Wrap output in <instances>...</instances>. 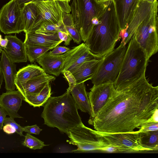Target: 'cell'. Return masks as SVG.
Returning a JSON list of instances; mask_svg holds the SVG:
<instances>
[{"label":"cell","mask_w":158,"mask_h":158,"mask_svg":"<svg viewBox=\"0 0 158 158\" xmlns=\"http://www.w3.org/2000/svg\"><path fill=\"white\" fill-rule=\"evenodd\" d=\"M2 48L0 47V53H2Z\"/></svg>","instance_id":"f6af8a7d"},{"label":"cell","mask_w":158,"mask_h":158,"mask_svg":"<svg viewBox=\"0 0 158 158\" xmlns=\"http://www.w3.org/2000/svg\"><path fill=\"white\" fill-rule=\"evenodd\" d=\"M46 73L43 69L38 65L28 64L17 72L15 84L17 89L28 81Z\"/></svg>","instance_id":"603a6c76"},{"label":"cell","mask_w":158,"mask_h":158,"mask_svg":"<svg viewBox=\"0 0 158 158\" xmlns=\"http://www.w3.org/2000/svg\"><path fill=\"white\" fill-rule=\"evenodd\" d=\"M21 11L23 32L26 33L31 31L38 16L39 11L37 6L33 2L24 4Z\"/></svg>","instance_id":"cb8c5ba5"},{"label":"cell","mask_w":158,"mask_h":158,"mask_svg":"<svg viewBox=\"0 0 158 158\" xmlns=\"http://www.w3.org/2000/svg\"><path fill=\"white\" fill-rule=\"evenodd\" d=\"M23 100L22 95L18 90L7 91L0 95V107L9 117L13 119L22 118L18 112L22 106Z\"/></svg>","instance_id":"9a60e30c"},{"label":"cell","mask_w":158,"mask_h":158,"mask_svg":"<svg viewBox=\"0 0 158 158\" xmlns=\"http://www.w3.org/2000/svg\"><path fill=\"white\" fill-rule=\"evenodd\" d=\"M64 0L66 1L69 2L71 0Z\"/></svg>","instance_id":"7dc6e473"},{"label":"cell","mask_w":158,"mask_h":158,"mask_svg":"<svg viewBox=\"0 0 158 158\" xmlns=\"http://www.w3.org/2000/svg\"><path fill=\"white\" fill-rule=\"evenodd\" d=\"M77 110L70 92L67 91L61 96L49 98L41 117L45 124L67 134L69 129L83 124Z\"/></svg>","instance_id":"277c9868"},{"label":"cell","mask_w":158,"mask_h":158,"mask_svg":"<svg viewBox=\"0 0 158 158\" xmlns=\"http://www.w3.org/2000/svg\"><path fill=\"white\" fill-rule=\"evenodd\" d=\"M110 0H96L98 2H104Z\"/></svg>","instance_id":"7bdbcfd3"},{"label":"cell","mask_w":158,"mask_h":158,"mask_svg":"<svg viewBox=\"0 0 158 158\" xmlns=\"http://www.w3.org/2000/svg\"><path fill=\"white\" fill-rule=\"evenodd\" d=\"M70 93L78 109L88 113L90 115L91 107L84 82L77 84L70 90Z\"/></svg>","instance_id":"44dd1931"},{"label":"cell","mask_w":158,"mask_h":158,"mask_svg":"<svg viewBox=\"0 0 158 158\" xmlns=\"http://www.w3.org/2000/svg\"><path fill=\"white\" fill-rule=\"evenodd\" d=\"M64 61L62 54L54 55L47 52L36 60L46 73L56 77L59 76L61 73Z\"/></svg>","instance_id":"ac0fdd59"},{"label":"cell","mask_w":158,"mask_h":158,"mask_svg":"<svg viewBox=\"0 0 158 158\" xmlns=\"http://www.w3.org/2000/svg\"><path fill=\"white\" fill-rule=\"evenodd\" d=\"M70 49L65 47L58 45L55 47L52 51L49 52L50 54L52 55H59L67 52Z\"/></svg>","instance_id":"d590c367"},{"label":"cell","mask_w":158,"mask_h":158,"mask_svg":"<svg viewBox=\"0 0 158 158\" xmlns=\"http://www.w3.org/2000/svg\"><path fill=\"white\" fill-rule=\"evenodd\" d=\"M66 134L69 138L67 141L77 147V149L73 151L74 152L101 150L103 147L108 146L98 136L95 130L87 127L84 124L69 129Z\"/></svg>","instance_id":"ba28073f"},{"label":"cell","mask_w":158,"mask_h":158,"mask_svg":"<svg viewBox=\"0 0 158 158\" xmlns=\"http://www.w3.org/2000/svg\"><path fill=\"white\" fill-rule=\"evenodd\" d=\"M103 57L85 62L71 71L77 84L91 80L95 74Z\"/></svg>","instance_id":"e0dca14e"},{"label":"cell","mask_w":158,"mask_h":158,"mask_svg":"<svg viewBox=\"0 0 158 158\" xmlns=\"http://www.w3.org/2000/svg\"><path fill=\"white\" fill-rule=\"evenodd\" d=\"M138 142L145 151H157L158 149V130L147 132H141L140 131Z\"/></svg>","instance_id":"d4e9b609"},{"label":"cell","mask_w":158,"mask_h":158,"mask_svg":"<svg viewBox=\"0 0 158 158\" xmlns=\"http://www.w3.org/2000/svg\"><path fill=\"white\" fill-rule=\"evenodd\" d=\"M109 1L72 0L71 12L76 27L85 42L98 19L103 14Z\"/></svg>","instance_id":"8992f818"},{"label":"cell","mask_w":158,"mask_h":158,"mask_svg":"<svg viewBox=\"0 0 158 158\" xmlns=\"http://www.w3.org/2000/svg\"><path fill=\"white\" fill-rule=\"evenodd\" d=\"M22 144L33 150L42 149L44 147L48 145L45 144L43 142L27 133L25 136V139Z\"/></svg>","instance_id":"f546056e"},{"label":"cell","mask_w":158,"mask_h":158,"mask_svg":"<svg viewBox=\"0 0 158 158\" xmlns=\"http://www.w3.org/2000/svg\"><path fill=\"white\" fill-rule=\"evenodd\" d=\"M158 108V87L149 83L145 75L127 87L114 88L89 124L100 131L131 132L148 122Z\"/></svg>","instance_id":"6da1fadb"},{"label":"cell","mask_w":158,"mask_h":158,"mask_svg":"<svg viewBox=\"0 0 158 158\" xmlns=\"http://www.w3.org/2000/svg\"><path fill=\"white\" fill-rule=\"evenodd\" d=\"M121 30L125 29L134 16L141 0H113Z\"/></svg>","instance_id":"5bb4252c"},{"label":"cell","mask_w":158,"mask_h":158,"mask_svg":"<svg viewBox=\"0 0 158 158\" xmlns=\"http://www.w3.org/2000/svg\"><path fill=\"white\" fill-rule=\"evenodd\" d=\"M25 45L27 60L31 63L36 61L37 59L42 55L58 46H47L26 44Z\"/></svg>","instance_id":"83f0119b"},{"label":"cell","mask_w":158,"mask_h":158,"mask_svg":"<svg viewBox=\"0 0 158 158\" xmlns=\"http://www.w3.org/2000/svg\"><path fill=\"white\" fill-rule=\"evenodd\" d=\"M62 55L64 59L62 74L66 70L71 72L85 62L98 58L90 51L85 43H82Z\"/></svg>","instance_id":"4fadbf2b"},{"label":"cell","mask_w":158,"mask_h":158,"mask_svg":"<svg viewBox=\"0 0 158 158\" xmlns=\"http://www.w3.org/2000/svg\"><path fill=\"white\" fill-rule=\"evenodd\" d=\"M51 86L49 83L39 94L26 95L23 97V99L34 107H40L44 104L51 96Z\"/></svg>","instance_id":"484cf974"},{"label":"cell","mask_w":158,"mask_h":158,"mask_svg":"<svg viewBox=\"0 0 158 158\" xmlns=\"http://www.w3.org/2000/svg\"><path fill=\"white\" fill-rule=\"evenodd\" d=\"M45 0H34L33 2H38L40 1H45ZM60 0V1H62V0Z\"/></svg>","instance_id":"ee69618b"},{"label":"cell","mask_w":158,"mask_h":158,"mask_svg":"<svg viewBox=\"0 0 158 158\" xmlns=\"http://www.w3.org/2000/svg\"><path fill=\"white\" fill-rule=\"evenodd\" d=\"M127 48L126 45L121 42L117 48L103 56L95 74L91 80L93 85L114 83L119 74Z\"/></svg>","instance_id":"52a82bcc"},{"label":"cell","mask_w":158,"mask_h":158,"mask_svg":"<svg viewBox=\"0 0 158 158\" xmlns=\"http://www.w3.org/2000/svg\"><path fill=\"white\" fill-rule=\"evenodd\" d=\"M100 151L109 153L119 152L117 148L110 146H106L102 148Z\"/></svg>","instance_id":"f35d334b"},{"label":"cell","mask_w":158,"mask_h":158,"mask_svg":"<svg viewBox=\"0 0 158 158\" xmlns=\"http://www.w3.org/2000/svg\"><path fill=\"white\" fill-rule=\"evenodd\" d=\"M0 69L5 80L6 89L7 91L15 90L16 88L15 80L17 73L16 65L8 58L3 50L0 61Z\"/></svg>","instance_id":"ffe728a7"},{"label":"cell","mask_w":158,"mask_h":158,"mask_svg":"<svg viewBox=\"0 0 158 158\" xmlns=\"http://www.w3.org/2000/svg\"><path fill=\"white\" fill-rule=\"evenodd\" d=\"M55 79L54 76L46 73L28 81L17 90L23 97L27 95L37 94L47 84Z\"/></svg>","instance_id":"d6986e66"},{"label":"cell","mask_w":158,"mask_h":158,"mask_svg":"<svg viewBox=\"0 0 158 158\" xmlns=\"http://www.w3.org/2000/svg\"><path fill=\"white\" fill-rule=\"evenodd\" d=\"M23 131L28 134L36 135L39 134L40 132L42 130L37 125L23 127Z\"/></svg>","instance_id":"836d02e7"},{"label":"cell","mask_w":158,"mask_h":158,"mask_svg":"<svg viewBox=\"0 0 158 158\" xmlns=\"http://www.w3.org/2000/svg\"><path fill=\"white\" fill-rule=\"evenodd\" d=\"M141 132H147L158 130V122L148 121L139 128Z\"/></svg>","instance_id":"4dcf8cb0"},{"label":"cell","mask_w":158,"mask_h":158,"mask_svg":"<svg viewBox=\"0 0 158 158\" xmlns=\"http://www.w3.org/2000/svg\"><path fill=\"white\" fill-rule=\"evenodd\" d=\"M151 0V1H155V0Z\"/></svg>","instance_id":"c3c4849f"},{"label":"cell","mask_w":158,"mask_h":158,"mask_svg":"<svg viewBox=\"0 0 158 158\" xmlns=\"http://www.w3.org/2000/svg\"><path fill=\"white\" fill-rule=\"evenodd\" d=\"M7 115L5 111L0 107V131L2 129L4 121Z\"/></svg>","instance_id":"74e56055"},{"label":"cell","mask_w":158,"mask_h":158,"mask_svg":"<svg viewBox=\"0 0 158 158\" xmlns=\"http://www.w3.org/2000/svg\"><path fill=\"white\" fill-rule=\"evenodd\" d=\"M114 89V84L112 83L93 85L90 89L88 93L91 110L89 124L110 99Z\"/></svg>","instance_id":"7c38bea8"},{"label":"cell","mask_w":158,"mask_h":158,"mask_svg":"<svg viewBox=\"0 0 158 158\" xmlns=\"http://www.w3.org/2000/svg\"><path fill=\"white\" fill-rule=\"evenodd\" d=\"M2 129L4 132L8 135L11 134L16 132L14 128L9 124H4Z\"/></svg>","instance_id":"8d00e7d4"},{"label":"cell","mask_w":158,"mask_h":158,"mask_svg":"<svg viewBox=\"0 0 158 158\" xmlns=\"http://www.w3.org/2000/svg\"><path fill=\"white\" fill-rule=\"evenodd\" d=\"M63 23L67 33L73 41L77 44H80L82 40L75 27L72 14L63 12Z\"/></svg>","instance_id":"4316f807"},{"label":"cell","mask_w":158,"mask_h":158,"mask_svg":"<svg viewBox=\"0 0 158 158\" xmlns=\"http://www.w3.org/2000/svg\"><path fill=\"white\" fill-rule=\"evenodd\" d=\"M140 131L139 130L129 132L111 133L95 130L98 136L101 137L107 145L116 148L119 152L145 151L138 142Z\"/></svg>","instance_id":"30bf717a"},{"label":"cell","mask_w":158,"mask_h":158,"mask_svg":"<svg viewBox=\"0 0 158 158\" xmlns=\"http://www.w3.org/2000/svg\"><path fill=\"white\" fill-rule=\"evenodd\" d=\"M57 35L59 39L64 42V44L65 45H69L71 41L72 40L70 36L65 32L59 31L57 32Z\"/></svg>","instance_id":"e575fe53"},{"label":"cell","mask_w":158,"mask_h":158,"mask_svg":"<svg viewBox=\"0 0 158 158\" xmlns=\"http://www.w3.org/2000/svg\"><path fill=\"white\" fill-rule=\"evenodd\" d=\"M2 39V36L0 34V41Z\"/></svg>","instance_id":"bcb514c9"},{"label":"cell","mask_w":158,"mask_h":158,"mask_svg":"<svg viewBox=\"0 0 158 158\" xmlns=\"http://www.w3.org/2000/svg\"><path fill=\"white\" fill-rule=\"evenodd\" d=\"M21 8H22L24 5L30 2H33L34 0H15Z\"/></svg>","instance_id":"ab89813d"},{"label":"cell","mask_w":158,"mask_h":158,"mask_svg":"<svg viewBox=\"0 0 158 158\" xmlns=\"http://www.w3.org/2000/svg\"><path fill=\"white\" fill-rule=\"evenodd\" d=\"M63 74L69 83V87L67 91L70 92L72 89L77 84L76 79L72 73L69 71H65Z\"/></svg>","instance_id":"d6a6232c"},{"label":"cell","mask_w":158,"mask_h":158,"mask_svg":"<svg viewBox=\"0 0 158 158\" xmlns=\"http://www.w3.org/2000/svg\"><path fill=\"white\" fill-rule=\"evenodd\" d=\"M34 3L37 7L39 14L30 31H34L40 24L45 22L62 25L63 12H71L69 2L65 0H47Z\"/></svg>","instance_id":"9c48e42d"},{"label":"cell","mask_w":158,"mask_h":158,"mask_svg":"<svg viewBox=\"0 0 158 158\" xmlns=\"http://www.w3.org/2000/svg\"><path fill=\"white\" fill-rule=\"evenodd\" d=\"M63 41L58 36L57 33L52 35H46L30 31L25 33L24 43L26 44L43 46L58 45Z\"/></svg>","instance_id":"7402d4cb"},{"label":"cell","mask_w":158,"mask_h":158,"mask_svg":"<svg viewBox=\"0 0 158 158\" xmlns=\"http://www.w3.org/2000/svg\"><path fill=\"white\" fill-rule=\"evenodd\" d=\"M158 6L157 0H141L126 33L125 43L133 36L148 60L158 50Z\"/></svg>","instance_id":"7a4b0ae2"},{"label":"cell","mask_w":158,"mask_h":158,"mask_svg":"<svg viewBox=\"0 0 158 158\" xmlns=\"http://www.w3.org/2000/svg\"><path fill=\"white\" fill-rule=\"evenodd\" d=\"M9 124L13 126L16 130V132L21 136H24L23 133V127L18 124L14 120L10 117H6L4 123V124Z\"/></svg>","instance_id":"1f68e13d"},{"label":"cell","mask_w":158,"mask_h":158,"mask_svg":"<svg viewBox=\"0 0 158 158\" xmlns=\"http://www.w3.org/2000/svg\"><path fill=\"white\" fill-rule=\"evenodd\" d=\"M8 40L6 46L2 48L8 58L14 63L26 62L28 60L24 42L14 35H6Z\"/></svg>","instance_id":"2e32d148"},{"label":"cell","mask_w":158,"mask_h":158,"mask_svg":"<svg viewBox=\"0 0 158 158\" xmlns=\"http://www.w3.org/2000/svg\"><path fill=\"white\" fill-rule=\"evenodd\" d=\"M4 80V77L2 72L0 69V89L1 88V86Z\"/></svg>","instance_id":"b9f144b4"},{"label":"cell","mask_w":158,"mask_h":158,"mask_svg":"<svg viewBox=\"0 0 158 158\" xmlns=\"http://www.w3.org/2000/svg\"><path fill=\"white\" fill-rule=\"evenodd\" d=\"M120 30L114 2L109 1L85 43L92 53L101 58L114 49Z\"/></svg>","instance_id":"3957f363"},{"label":"cell","mask_w":158,"mask_h":158,"mask_svg":"<svg viewBox=\"0 0 158 158\" xmlns=\"http://www.w3.org/2000/svg\"><path fill=\"white\" fill-rule=\"evenodd\" d=\"M22 8L15 0H10L0 10V31L5 34L24 31Z\"/></svg>","instance_id":"8fae6325"},{"label":"cell","mask_w":158,"mask_h":158,"mask_svg":"<svg viewBox=\"0 0 158 158\" xmlns=\"http://www.w3.org/2000/svg\"><path fill=\"white\" fill-rule=\"evenodd\" d=\"M148 60L143 50L132 36L129 41L114 88L121 89L129 85L145 75Z\"/></svg>","instance_id":"5b68a950"},{"label":"cell","mask_w":158,"mask_h":158,"mask_svg":"<svg viewBox=\"0 0 158 158\" xmlns=\"http://www.w3.org/2000/svg\"><path fill=\"white\" fill-rule=\"evenodd\" d=\"M59 31H63L67 33L64 24L60 26L50 22H45L42 23L33 31L36 33L52 35L57 34Z\"/></svg>","instance_id":"f1b7e54d"},{"label":"cell","mask_w":158,"mask_h":158,"mask_svg":"<svg viewBox=\"0 0 158 158\" xmlns=\"http://www.w3.org/2000/svg\"><path fill=\"white\" fill-rule=\"evenodd\" d=\"M8 39L5 37L4 39H2L0 41V46L2 48L6 47L8 43Z\"/></svg>","instance_id":"60d3db41"}]
</instances>
